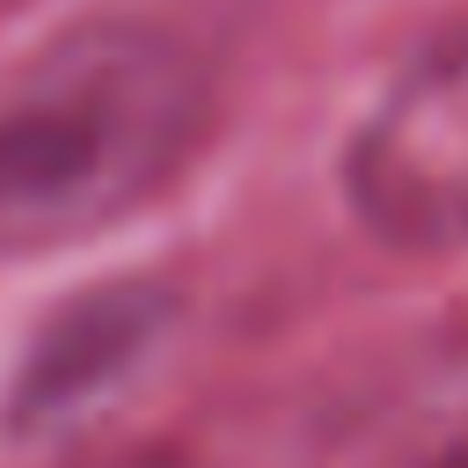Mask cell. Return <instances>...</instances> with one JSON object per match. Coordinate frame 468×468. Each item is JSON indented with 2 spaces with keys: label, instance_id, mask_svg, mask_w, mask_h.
Here are the masks:
<instances>
[{
  "label": "cell",
  "instance_id": "obj_4",
  "mask_svg": "<svg viewBox=\"0 0 468 468\" xmlns=\"http://www.w3.org/2000/svg\"><path fill=\"white\" fill-rule=\"evenodd\" d=\"M431 468H468V446H453V453H439Z\"/></svg>",
  "mask_w": 468,
  "mask_h": 468
},
{
  "label": "cell",
  "instance_id": "obj_2",
  "mask_svg": "<svg viewBox=\"0 0 468 468\" xmlns=\"http://www.w3.org/2000/svg\"><path fill=\"white\" fill-rule=\"evenodd\" d=\"M351 212L410 256L468 249V29L402 66L344 146Z\"/></svg>",
  "mask_w": 468,
  "mask_h": 468
},
{
  "label": "cell",
  "instance_id": "obj_3",
  "mask_svg": "<svg viewBox=\"0 0 468 468\" xmlns=\"http://www.w3.org/2000/svg\"><path fill=\"white\" fill-rule=\"evenodd\" d=\"M168 322H176V292L161 278H102V285L58 300L37 322V336L7 380V431H22V439L66 431L95 402H110L146 366V351L168 336Z\"/></svg>",
  "mask_w": 468,
  "mask_h": 468
},
{
  "label": "cell",
  "instance_id": "obj_1",
  "mask_svg": "<svg viewBox=\"0 0 468 468\" xmlns=\"http://www.w3.org/2000/svg\"><path fill=\"white\" fill-rule=\"evenodd\" d=\"M212 117L205 66L132 22L73 29L0 73V256L73 249L139 212Z\"/></svg>",
  "mask_w": 468,
  "mask_h": 468
}]
</instances>
